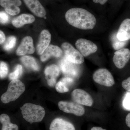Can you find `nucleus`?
<instances>
[{"label": "nucleus", "instance_id": "f257e3e1", "mask_svg": "<svg viewBox=\"0 0 130 130\" xmlns=\"http://www.w3.org/2000/svg\"><path fill=\"white\" fill-rule=\"evenodd\" d=\"M65 18L70 25L81 29H92L96 23V19L93 14L79 8L69 9L66 12Z\"/></svg>", "mask_w": 130, "mask_h": 130}, {"label": "nucleus", "instance_id": "f03ea898", "mask_svg": "<svg viewBox=\"0 0 130 130\" xmlns=\"http://www.w3.org/2000/svg\"><path fill=\"white\" fill-rule=\"evenodd\" d=\"M20 109L23 118L30 124L41 122L45 116L44 108L32 103H25Z\"/></svg>", "mask_w": 130, "mask_h": 130}, {"label": "nucleus", "instance_id": "7ed1b4c3", "mask_svg": "<svg viewBox=\"0 0 130 130\" xmlns=\"http://www.w3.org/2000/svg\"><path fill=\"white\" fill-rule=\"evenodd\" d=\"M25 89L24 84L20 80H12L8 85L6 92L1 96V101L5 104L14 101L23 93Z\"/></svg>", "mask_w": 130, "mask_h": 130}, {"label": "nucleus", "instance_id": "20e7f679", "mask_svg": "<svg viewBox=\"0 0 130 130\" xmlns=\"http://www.w3.org/2000/svg\"><path fill=\"white\" fill-rule=\"evenodd\" d=\"M61 47L64 53L65 58L68 60L77 64H80L84 63V56L69 43H63Z\"/></svg>", "mask_w": 130, "mask_h": 130}, {"label": "nucleus", "instance_id": "39448f33", "mask_svg": "<svg viewBox=\"0 0 130 130\" xmlns=\"http://www.w3.org/2000/svg\"><path fill=\"white\" fill-rule=\"evenodd\" d=\"M93 78L96 83L106 87H111L115 83L111 73L106 68L96 70L93 73Z\"/></svg>", "mask_w": 130, "mask_h": 130}, {"label": "nucleus", "instance_id": "423d86ee", "mask_svg": "<svg viewBox=\"0 0 130 130\" xmlns=\"http://www.w3.org/2000/svg\"><path fill=\"white\" fill-rule=\"evenodd\" d=\"M76 47L84 57L89 56L97 51L98 48L94 42L87 39L80 38L75 43Z\"/></svg>", "mask_w": 130, "mask_h": 130}, {"label": "nucleus", "instance_id": "0eeeda50", "mask_svg": "<svg viewBox=\"0 0 130 130\" xmlns=\"http://www.w3.org/2000/svg\"><path fill=\"white\" fill-rule=\"evenodd\" d=\"M59 108L67 113H72L77 116H82L85 113V109L81 105L76 102L66 101L59 102Z\"/></svg>", "mask_w": 130, "mask_h": 130}, {"label": "nucleus", "instance_id": "6e6552de", "mask_svg": "<svg viewBox=\"0 0 130 130\" xmlns=\"http://www.w3.org/2000/svg\"><path fill=\"white\" fill-rule=\"evenodd\" d=\"M72 100L74 102L81 105L90 107L93 104L91 96L85 91L81 89H75L71 93Z\"/></svg>", "mask_w": 130, "mask_h": 130}, {"label": "nucleus", "instance_id": "1a4fd4ad", "mask_svg": "<svg viewBox=\"0 0 130 130\" xmlns=\"http://www.w3.org/2000/svg\"><path fill=\"white\" fill-rule=\"evenodd\" d=\"M130 59L129 50L127 48H123L115 52L113 61L117 68L121 69L125 67Z\"/></svg>", "mask_w": 130, "mask_h": 130}, {"label": "nucleus", "instance_id": "9d476101", "mask_svg": "<svg viewBox=\"0 0 130 130\" xmlns=\"http://www.w3.org/2000/svg\"><path fill=\"white\" fill-rule=\"evenodd\" d=\"M35 48L32 38L26 36L23 38L20 44L16 51L18 56H23L26 54H32L35 53Z\"/></svg>", "mask_w": 130, "mask_h": 130}, {"label": "nucleus", "instance_id": "9b49d317", "mask_svg": "<svg viewBox=\"0 0 130 130\" xmlns=\"http://www.w3.org/2000/svg\"><path fill=\"white\" fill-rule=\"evenodd\" d=\"M21 4L20 0H0L1 6L5 8L7 13L12 16H15L20 12L19 7Z\"/></svg>", "mask_w": 130, "mask_h": 130}, {"label": "nucleus", "instance_id": "f8f14e48", "mask_svg": "<svg viewBox=\"0 0 130 130\" xmlns=\"http://www.w3.org/2000/svg\"><path fill=\"white\" fill-rule=\"evenodd\" d=\"M51 40V35L48 30L42 31L39 36L36 47V51L39 55H41L48 46Z\"/></svg>", "mask_w": 130, "mask_h": 130}, {"label": "nucleus", "instance_id": "ddd939ff", "mask_svg": "<svg viewBox=\"0 0 130 130\" xmlns=\"http://www.w3.org/2000/svg\"><path fill=\"white\" fill-rule=\"evenodd\" d=\"M24 2L31 11L36 16L44 18L46 11L44 7L38 0H23Z\"/></svg>", "mask_w": 130, "mask_h": 130}, {"label": "nucleus", "instance_id": "4468645a", "mask_svg": "<svg viewBox=\"0 0 130 130\" xmlns=\"http://www.w3.org/2000/svg\"><path fill=\"white\" fill-rule=\"evenodd\" d=\"M59 73V70L58 66L52 64L47 67L44 71L45 77L49 86L53 87L56 83V78Z\"/></svg>", "mask_w": 130, "mask_h": 130}, {"label": "nucleus", "instance_id": "2eb2a0df", "mask_svg": "<svg viewBox=\"0 0 130 130\" xmlns=\"http://www.w3.org/2000/svg\"><path fill=\"white\" fill-rule=\"evenodd\" d=\"M117 37L122 41L130 40V19H125L122 21L117 32Z\"/></svg>", "mask_w": 130, "mask_h": 130}, {"label": "nucleus", "instance_id": "dca6fc26", "mask_svg": "<svg viewBox=\"0 0 130 130\" xmlns=\"http://www.w3.org/2000/svg\"><path fill=\"white\" fill-rule=\"evenodd\" d=\"M63 54L62 50L57 46L50 44L41 55L40 59L42 62L46 61L51 57L59 58Z\"/></svg>", "mask_w": 130, "mask_h": 130}, {"label": "nucleus", "instance_id": "f3484780", "mask_svg": "<svg viewBox=\"0 0 130 130\" xmlns=\"http://www.w3.org/2000/svg\"><path fill=\"white\" fill-rule=\"evenodd\" d=\"M50 130H75L72 124L61 118H56L50 124Z\"/></svg>", "mask_w": 130, "mask_h": 130}, {"label": "nucleus", "instance_id": "a211bd4d", "mask_svg": "<svg viewBox=\"0 0 130 130\" xmlns=\"http://www.w3.org/2000/svg\"><path fill=\"white\" fill-rule=\"evenodd\" d=\"M35 20V17L31 14H23L13 19L12 23L14 27L19 28L26 24L32 23Z\"/></svg>", "mask_w": 130, "mask_h": 130}, {"label": "nucleus", "instance_id": "6ab92c4d", "mask_svg": "<svg viewBox=\"0 0 130 130\" xmlns=\"http://www.w3.org/2000/svg\"><path fill=\"white\" fill-rule=\"evenodd\" d=\"M73 64H74L70 62L66 58L62 60L60 62V66L63 73L76 76L77 75V70Z\"/></svg>", "mask_w": 130, "mask_h": 130}, {"label": "nucleus", "instance_id": "aec40b11", "mask_svg": "<svg viewBox=\"0 0 130 130\" xmlns=\"http://www.w3.org/2000/svg\"><path fill=\"white\" fill-rule=\"evenodd\" d=\"M0 122L2 124L1 130H19L18 126L11 123L10 118L6 114L1 115Z\"/></svg>", "mask_w": 130, "mask_h": 130}, {"label": "nucleus", "instance_id": "412c9836", "mask_svg": "<svg viewBox=\"0 0 130 130\" xmlns=\"http://www.w3.org/2000/svg\"><path fill=\"white\" fill-rule=\"evenodd\" d=\"M21 63L26 68L34 71L39 70V66L33 57L29 56H24L20 58Z\"/></svg>", "mask_w": 130, "mask_h": 130}, {"label": "nucleus", "instance_id": "4be33fe9", "mask_svg": "<svg viewBox=\"0 0 130 130\" xmlns=\"http://www.w3.org/2000/svg\"><path fill=\"white\" fill-rule=\"evenodd\" d=\"M112 46L115 50H119L123 48L126 44L127 41H120L117 37V34H113L112 37Z\"/></svg>", "mask_w": 130, "mask_h": 130}, {"label": "nucleus", "instance_id": "5701e85b", "mask_svg": "<svg viewBox=\"0 0 130 130\" xmlns=\"http://www.w3.org/2000/svg\"><path fill=\"white\" fill-rule=\"evenodd\" d=\"M23 67L20 64H18L15 67V70L9 75V79L11 80L18 79L20 77L23 73Z\"/></svg>", "mask_w": 130, "mask_h": 130}, {"label": "nucleus", "instance_id": "b1692460", "mask_svg": "<svg viewBox=\"0 0 130 130\" xmlns=\"http://www.w3.org/2000/svg\"><path fill=\"white\" fill-rule=\"evenodd\" d=\"M16 39L15 37L12 36L9 37L7 39V41L3 46L4 50L6 51H9L12 49L16 44Z\"/></svg>", "mask_w": 130, "mask_h": 130}, {"label": "nucleus", "instance_id": "393cba45", "mask_svg": "<svg viewBox=\"0 0 130 130\" xmlns=\"http://www.w3.org/2000/svg\"><path fill=\"white\" fill-rule=\"evenodd\" d=\"M56 90L59 93H65L69 91V89L66 84L60 81L56 84L55 86Z\"/></svg>", "mask_w": 130, "mask_h": 130}, {"label": "nucleus", "instance_id": "a878e982", "mask_svg": "<svg viewBox=\"0 0 130 130\" xmlns=\"http://www.w3.org/2000/svg\"><path fill=\"white\" fill-rule=\"evenodd\" d=\"M8 67L7 64L3 61L0 63V77L1 79L5 78L8 73Z\"/></svg>", "mask_w": 130, "mask_h": 130}, {"label": "nucleus", "instance_id": "bb28decb", "mask_svg": "<svg viewBox=\"0 0 130 130\" xmlns=\"http://www.w3.org/2000/svg\"><path fill=\"white\" fill-rule=\"evenodd\" d=\"M123 107L128 111H130V92H127L125 93L123 101Z\"/></svg>", "mask_w": 130, "mask_h": 130}, {"label": "nucleus", "instance_id": "cd10ccee", "mask_svg": "<svg viewBox=\"0 0 130 130\" xmlns=\"http://www.w3.org/2000/svg\"><path fill=\"white\" fill-rule=\"evenodd\" d=\"M9 21V16L5 12L2 11L0 12V21L2 24L7 23Z\"/></svg>", "mask_w": 130, "mask_h": 130}, {"label": "nucleus", "instance_id": "c85d7f7f", "mask_svg": "<svg viewBox=\"0 0 130 130\" xmlns=\"http://www.w3.org/2000/svg\"><path fill=\"white\" fill-rule=\"evenodd\" d=\"M121 85L123 88L128 92H130V77L127 79L124 80L122 82Z\"/></svg>", "mask_w": 130, "mask_h": 130}, {"label": "nucleus", "instance_id": "c756f323", "mask_svg": "<svg viewBox=\"0 0 130 130\" xmlns=\"http://www.w3.org/2000/svg\"><path fill=\"white\" fill-rule=\"evenodd\" d=\"M61 81L64 82L67 86L69 84H70L72 83L73 82V79L72 78H71L66 77L62 78Z\"/></svg>", "mask_w": 130, "mask_h": 130}, {"label": "nucleus", "instance_id": "7c9ffc66", "mask_svg": "<svg viewBox=\"0 0 130 130\" xmlns=\"http://www.w3.org/2000/svg\"><path fill=\"white\" fill-rule=\"evenodd\" d=\"M5 36L4 32L2 31H0V43L2 44L5 40Z\"/></svg>", "mask_w": 130, "mask_h": 130}, {"label": "nucleus", "instance_id": "2f4dec72", "mask_svg": "<svg viewBox=\"0 0 130 130\" xmlns=\"http://www.w3.org/2000/svg\"><path fill=\"white\" fill-rule=\"evenodd\" d=\"M125 123L127 126L130 128V113H128L126 117Z\"/></svg>", "mask_w": 130, "mask_h": 130}, {"label": "nucleus", "instance_id": "473e14b6", "mask_svg": "<svg viewBox=\"0 0 130 130\" xmlns=\"http://www.w3.org/2000/svg\"><path fill=\"white\" fill-rule=\"evenodd\" d=\"M93 2L96 3H100L101 5H104L108 0H93Z\"/></svg>", "mask_w": 130, "mask_h": 130}, {"label": "nucleus", "instance_id": "72a5a7b5", "mask_svg": "<svg viewBox=\"0 0 130 130\" xmlns=\"http://www.w3.org/2000/svg\"><path fill=\"white\" fill-rule=\"evenodd\" d=\"M91 130H107L105 129H103L102 128L98 126H95L91 128Z\"/></svg>", "mask_w": 130, "mask_h": 130}, {"label": "nucleus", "instance_id": "f704fd0d", "mask_svg": "<svg viewBox=\"0 0 130 130\" xmlns=\"http://www.w3.org/2000/svg\"><path fill=\"white\" fill-rule=\"evenodd\" d=\"M44 19H46V17H44Z\"/></svg>", "mask_w": 130, "mask_h": 130}]
</instances>
